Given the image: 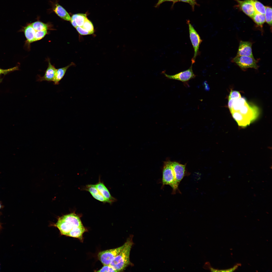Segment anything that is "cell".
I'll list each match as a JSON object with an SVG mask.
<instances>
[{
  "label": "cell",
  "instance_id": "obj_1",
  "mask_svg": "<svg viewBox=\"0 0 272 272\" xmlns=\"http://www.w3.org/2000/svg\"><path fill=\"white\" fill-rule=\"evenodd\" d=\"M259 112L256 106L247 101L237 111L232 113V116L238 125L245 127L255 121L258 117Z\"/></svg>",
  "mask_w": 272,
  "mask_h": 272
},
{
  "label": "cell",
  "instance_id": "obj_2",
  "mask_svg": "<svg viewBox=\"0 0 272 272\" xmlns=\"http://www.w3.org/2000/svg\"><path fill=\"white\" fill-rule=\"evenodd\" d=\"M132 238L130 236L127 239L122 250L110 264L117 272L123 270L130 264V253L133 244Z\"/></svg>",
  "mask_w": 272,
  "mask_h": 272
},
{
  "label": "cell",
  "instance_id": "obj_3",
  "mask_svg": "<svg viewBox=\"0 0 272 272\" xmlns=\"http://www.w3.org/2000/svg\"><path fill=\"white\" fill-rule=\"evenodd\" d=\"M53 226L58 229L61 235L67 236L74 227L83 226L79 216L72 213L59 218L57 222Z\"/></svg>",
  "mask_w": 272,
  "mask_h": 272
},
{
  "label": "cell",
  "instance_id": "obj_4",
  "mask_svg": "<svg viewBox=\"0 0 272 272\" xmlns=\"http://www.w3.org/2000/svg\"><path fill=\"white\" fill-rule=\"evenodd\" d=\"M163 185H168L173 189L172 193L178 191V186L176 184L174 173L172 165V162H165L163 166L162 178Z\"/></svg>",
  "mask_w": 272,
  "mask_h": 272
},
{
  "label": "cell",
  "instance_id": "obj_5",
  "mask_svg": "<svg viewBox=\"0 0 272 272\" xmlns=\"http://www.w3.org/2000/svg\"><path fill=\"white\" fill-rule=\"evenodd\" d=\"M187 23L189 27L190 39L194 50V55L191 59L192 65L195 62L196 58L199 53V47L202 40L190 21L187 20Z\"/></svg>",
  "mask_w": 272,
  "mask_h": 272
},
{
  "label": "cell",
  "instance_id": "obj_6",
  "mask_svg": "<svg viewBox=\"0 0 272 272\" xmlns=\"http://www.w3.org/2000/svg\"><path fill=\"white\" fill-rule=\"evenodd\" d=\"M232 61L243 70L249 68L256 69L258 67L256 60L254 58L249 56L236 55L232 59Z\"/></svg>",
  "mask_w": 272,
  "mask_h": 272
},
{
  "label": "cell",
  "instance_id": "obj_7",
  "mask_svg": "<svg viewBox=\"0 0 272 272\" xmlns=\"http://www.w3.org/2000/svg\"><path fill=\"white\" fill-rule=\"evenodd\" d=\"M124 244L119 247L100 252L98 254L99 260L103 265H110L112 261L121 252Z\"/></svg>",
  "mask_w": 272,
  "mask_h": 272
},
{
  "label": "cell",
  "instance_id": "obj_8",
  "mask_svg": "<svg viewBox=\"0 0 272 272\" xmlns=\"http://www.w3.org/2000/svg\"><path fill=\"white\" fill-rule=\"evenodd\" d=\"M192 65H191L188 69L174 75H169L165 72H163V73L165 76L168 78L179 81L186 84H187L188 81L194 78L196 76V75L193 72Z\"/></svg>",
  "mask_w": 272,
  "mask_h": 272
},
{
  "label": "cell",
  "instance_id": "obj_9",
  "mask_svg": "<svg viewBox=\"0 0 272 272\" xmlns=\"http://www.w3.org/2000/svg\"><path fill=\"white\" fill-rule=\"evenodd\" d=\"M177 185L178 186L183 178L186 175V164H182L176 162H172Z\"/></svg>",
  "mask_w": 272,
  "mask_h": 272
},
{
  "label": "cell",
  "instance_id": "obj_10",
  "mask_svg": "<svg viewBox=\"0 0 272 272\" xmlns=\"http://www.w3.org/2000/svg\"><path fill=\"white\" fill-rule=\"evenodd\" d=\"M239 8L246 14L251 18L256 13L251 0H235Z\"/></svg>",
  "mask_w": 272,
  "mask_h": 272
},
{
  "label": "cell",
  "instance_id": "obj_11",
  "mask_svg": "<svg viewBox=\"0 0 272 272\" xmlns=\"http://www.w3.org/2000/svg\"><path fill=\"white\" fill-rule=\"evenodd\" d=\"M252 46V43L250 42L240 41L236 55L247 56L254 58Z\"/></svg>",
  "mask_w": 272,
  "mask_h": 272
},
{
  "label": "cell",
  "instance_id": "obj_12",
  "mask_svg": "<svg viewBox=\"0 0 272 272\" xmlns=\"http://www.w3.org/2000/svg\"><path fill=\"white\" fill-rule=\"evenodd\" d=\"M48 61V66L44 76L43 77L38 76L37 81L39 82L43 81L49 82L53 81L56 69L54 66L51 64L49 60Z\"/></svg>",
  "mask_w": 272,
  "mask_h": 272
},
{
  "label": "cell",
  "instance_id": "obj_13",
  "mask_svg": "<svg viewBox=\"0 0 272 272\" xmlns=\"http://www.w3.org/2000/svg\"><path fill=\"white\" fill-rule=\"evenodd\" d=\"M95 185L103 196L107 201L108 202L111 203L115 201V199L111 195L108 189L103 183L99 182Z\"/></svg>",
  "mask_w": 272,
  "mask_h": 272
},
{
  "label": "cell",
  "instance_id": "obj_14",
  "mask_svg": "<svg viewBox=\"0 0 272 272\" xmlns=\"http://www.w3.org/2000/svg\"><path fill=\"white\" fill-rule=\"evenodd\" d=\"M85 189L89 191L95 199L104 202H108L107 201L103 196L98 190L95 185H87Z\"/></svg>",
  "mask_w": 272,
  "mask_h": 272
},
{
  "label": "cell",
  "instance_id": "obj_15",
  "mask_svg": "<svg viewBox=\"0 0 272 272\" xmlns=\"http://www.w3.org/2000/svg\"><path fill=\"white\" fill-rule=\"evenodd\" d=\"M22 31L24 32L27 43L30 44L34 42L36 31L30 24L24 27Z\"/></svg>",
  "mask_w": 272,
  "mask_h": 272
},
{
  "label": "cell",
  "instance_id": "obj_16",
  "mask_svg": "<svg viewBox=\"0 0 272 272\" xmlns=\"http://www.w3.org/2000/svg\"><path fill=\"white\" fill-rule=\"evenodd\" d=\"M74 64L73 62H72L65 67L56 69L55 78L53 81L54 84L55 85H58L60 81L64 77L68 68L70 67Z\"/></svg>",
  "mask_w": 272,
  "mask_h": 272
},
{
  "label": "cell",
  "instance_id": "obj_17",
  "mask_svg": "<svg viewBox=\"0 0 272 272\" xmlns=\"http://www.w3.org/2000/svg\"><path fill=\"white\" fill-rule=\"evenodd\" d=\"M86 231L83 226L74 227L68 233L67 236L77 238L81 240L83 239V234Z\"/></svg>",
  "mask_w": 272,
  "mask_h": 272
},
{
  "label": "cell",
  "instance_id": "obj_18",
  "mask_svg": "<svg viewBox=\"0 0 272 272\" xmlns=\"http://www.w3.org/2000/svg\"><path fill=\"white\" fill-rule=\"evenodd\" d=\"M55 13L60 18L66 21L70 20L71 17L69 13L61 6L57 4L54 10Z\"/></svg>",
  "mask_w": 272,
  "mask_h": 272
},
{
  "label": "cell",
  "instance_id": "obj_19",
  "mask_svg": "<svg viewBox=\"0 0 272 272\" xmlns=\"http://www.w3.org/2000/svg\"><path fill=\"white\" fill-rule=\"evenodd\" d=\"M86 15L79 13L73 15L71 18L70 20L74 21L77 26L82 27L87 18Z\"/></svg>",
  "mask_w": 272,
  "mask_h": 272
},
{
  "label": "cell",
  "instance_id": "obj_20",
  "mask_svg": "<svg viewBox=\"0 0 272 272\" xmlns=\"http://www.w3.org/2000/svg\"><path fill=\"white\" fill-rule=\"evenodd\" d=\"M255 23L261 29L263 25L265 22V14L256 12L251 18Z\"/></svg>",
  "mask_w": 272,
  "mask_h": 272
},
{
  "label": "cell",
  "instance_id": "obj_21",
  "mask_svg": "<svg viewBox=\"0 0 272 272\" xmlns=\"http://www.w3.org/2000/svg\"><path fill=\"white\" fill-rule=\"evenodd\" d=\"M256 12L265 14L266 7L257 0H251Z\"/></svg>",
  "mask_w": 272,
  "mask_h": 272
},
{
  "label": "cell",
  "instance_id": "obj_22",
  "mask_svg": "<svg viewBox=\"0 0 272 272\" xmlns=\"http://www.w3.org/2000/svg\"><path fill=\"white\" fill-rule=\"evenodd\" d=\"M30 24L36 31L47 30L48 29L46 24L39 21L35 22Z\"/></svg>",
  "mask_w": 272,
  "mask_h": 272
},
{
  "label": "cell",
  "instance_id": "obj_23",
  "mask_svg": "<svg viewBox=\"0 0 272 272\" xmlns=\"http://www.w3.org/2000/svg\"><path fill=\"white\" fill-rule=\"evenodd\" d=\"M81 27L89 31L90 34H93L94 32V27L92 23L87 18L85 19L82 26Z\"/></svg>",
  "mask_w": 272,
  "mask_h": 272
},
{
  "label": "cell",
  "instance_id": "obj_24",
  "mask_svg": "<svg viewBox=\"0 0 272 272\" xmlns=\"http://www.w3.org/2000/svg\"><path fill=\"white\" fill-rule=\"evenodd\" d=\"M265 21L271 26L272 25V8L269 6L266 7L265 14Z\"/></svg>",
  "mask_w": 272,
  "mask_h": 272
},
{
  "label": "cell",
  "instance_id": "obj_25",
  "mask_svg": "<svg viewBox=\"0 0 272 272\" xmlns=\"http://www.w3.org/2000/svg\"><path fill=\"white\" fill-rule=\"evenodd\" d=\"M47 30L36 31L34 42L39 40L43 38L47 33Z\"/></svg>",
  "mask_w": 272,
  "mask_h": 272
},
{
  "label": "cell",
  "instance_id": "obj_26",
  "mask_svg": "<svg viewBox=\"0 0 272 272\" xmlns=\"http://www.w3.org/2000/svg\"><path fill=\"white\" fill-rule=\"evenodd\" d=\"M241 97L240 93L239 91L235 90H231L229 95L228 99H237Z\"/></svg>",
  "mask_w": 272,
  "mask_h": 272
},
{
  "label": "cell",
  "instance_id": "obj_27",
  "mask_svg": "<svg viewBox=\"0 0 272 272\" xmlns=\"http://www.w3.org/2000/svg\"><path fill=\"white\" fill-rule=\"evenodd\" d=\"M101 268L97 271L98 272H117L110 265H103Z\"/></svg>",
  "mask_w": 272,
  "mask_h": 272
},
{
  "label": "cell",
  "instance_id": "obj_28",
  "mask_svg": "<svg viewBox=\"0 0 272 272\" xmlns=\"http://www.w3.org/2000/svg\"><path fill=\"white\" fill-rule=\"evenodd\" d=\"M18 67L17 66L7 69L0 68V75L2 74L6 75L10 72L18 70Z\"/></svg>",
  "mask_w": 272,
  "mask_h": 272
},
{
  "label": "cell",
  "instance_id": "obj_29",
  "mask_svg": "<svg viewBox=\"0 0 272 272\" xmlns=\"http://www.w3.org/2000/svg\"><path fill=\"white\" fill-rule=\"evenodd\" d=\"M178 2H181L189 4L191 6L192 10L194 11L195 5H198L196 0H178Z\"/></svg>",
  "mask_w": 272,
  "mask_h": 272
},
{
  "label": "cell",
  "instance_id": "obj_30",
  "mask_svg": "<svg viewBox=\"0 0 272 272\" xmlns=\"http://www.w3.org/2000/svg\"><path fill=\"white\" fill-rule=\"evenodd\" d=\"M76 28L79 33L81 35H85L90 34L89 31L82 27L77 26Z\"/></svg>",
  "mask_w": 272,
  "mask_h": 272
},
{
  "label": "cell",
  "instance_id": "obj_31",
  "mask_svg": "<svg viewBox=\"0 0 272 272\" xmlns=\"http://www.w3.org/2000/svg\"><path fill=\"white\" fill-rule=\"evenodd\" d=\"M173 2V6L176 3L178 2V0H158L157 3L155 6V8H158L162 3L166 2Z\"/></svg>",
  "mask_w": 272,
  "mask_h": 272
},
{
  "label": "cell",
  "instance_id": "obj_32",
  "mask_svg": "<svg viewBox=\"0 0 272 272\" xmlns=\"http://www.w3.org/2000/svg\"><path fill=\"white\" fill-rule=\"evenodd\" d=\"M1 208V205L0 204V209Z\"/></svg>",
  "mask_w": 272,
  "mask_h": 272
}]
</instances>
